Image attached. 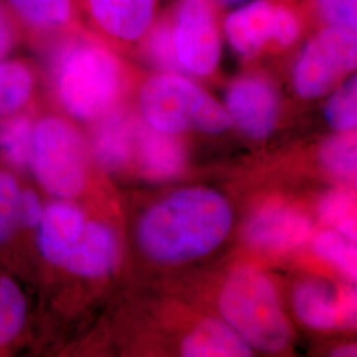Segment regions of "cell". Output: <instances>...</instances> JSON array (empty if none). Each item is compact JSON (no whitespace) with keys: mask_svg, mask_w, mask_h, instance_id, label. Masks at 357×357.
Instances as JSON below:
<instances>
[{"mask_svg":"<svg viewBox=\"0 0 357 357\" xmlns=\"http://www.w3.org/2000/svg\"><path fill=\"white\" fill-rule=\"evenodd\" d=\"M227 200L206 188L175 192L153 205L138 229L142 250L158 262L180 264L209 255L229 234Z\"/></svg>","mask_w":357,"mask_h":357,"instance_id":"obj_1","label":"cell"},{"mask_svg":"<svg viewBox=\"0 0 357 357\" xmlns=\"http://www.w3.org/2000/svg\"><path fill=\"white\" fill-rule=\"evenodd\" d=\"M48 51L56 93L69 114L94 121L114 110L125 90L126 72L109 45L79 29Z\"/></svg>","mask_w":357,"mask_h":357,"instance_id":"obj_2","label":"cell"},{"mask_svg":"<svg viewBox=\"0 0 357 357\" xmlns=\"http://www.w3.org/2000/svg\"><path fill=\"white\" fill-rule=\"evenodd\" d=\"M220 310L252 348L275 354L289 344L290 326L274 286L262 271L253 268L234 271L222 289Z\"/></svg>","mask_w":357,"mask_h":357,"instance_id":"obj_3","label":"cell"},{"mask_svg":"<svg viewBox=\"0 0 357 357\" xmlns=\"http://www.w3.org/2000/svg\"><path fill=\"white\" fill-rule=\"evenodd\" d=\"M139 106L149 126L168 134L178 135L192 128L220 134L233 126L224 106L178 73L147 79L139 93Z\"/></svg>","mask_w":357,"mask_h":357,"instance_id":"obj_4","label":"cell"},{"mask_svg":"<svg viewBox=\"0 0 357 357\" xmlns=\"http://www.w3.org/2000/svg\"><path fill=\"white\" fill-rule=\"evenodd\" d=\"M29 163L45 191L72 199L86 185L85 144L75 126L48 115L33 126Z\"/></svg>","mask_w":357,"mask_h":357,"instance_id":"obj_5","label":"cell"},{"mask_svg":"<svg viewBox=\"0 0 357 357\" xmlns=\"http://www.w3.org/2000/svg\"><path fill=\"white\" fill-rule=\"evenodd\" d=\"M356 32L327 26L307 43L295 64V91L306 100L321 97L356 68Z\"/></svg>","mask_w":357,"mask_h":357,"instance_id":"obj_6","label":"cell"},{"mask_svg":"<svg viewBox=\"0 0 357 357\" xmlns=\"http://www.w3.org/2000/svg\"><path fill=\"white\" fill-rule=\"evenodd\" d=\"M172 17L174 45L183 72L211 76L221 57V38L212 0H180Z\"/></svg>","mask_w":357,"mask_h":357,"instance_id":"obj_7","label":"cell"},{"mask_svg":"<svg viewBox=\"0 0 357 357\" xmlns=\"http://www.w3.org/2000/svg\"><path fill=\"white\" fill-rule=\"evenodd\" d=\"M155 6L156 0H77L90 35L115 47L141 41L155 22Z\"/></svg>","mask_w":357,"mask_h":357,"instance_id":"obj_8","label":"cell"},{"mask_svg":"<svg viewBox=\"0 0 357 357\" xmlns=\"http://www.w3.org/2000/svg\"><path fill=\"white\" fill-rule=\"evenodd\" d=\"M225 109L236 126L253 139H265L275 130L280 118V96L268 78L243 76L227 91Z\"/></svg>","mask_w":357,"mask_h":357,"instance_id":"obj_9","label":"cell"},{"mask_svg":"<svg viewBox=\"0 0 357 357\" xmlns=\"http://www.w3.org/2000/svg\"><path fill=\"white\" fill-rule=\"evenodd\" d=\"M19 26L22 41L50 50L68 35L85 29L77 0H6Z\"/></svg>","mask_w":357,"mask_h":357,"instance_id":"obj_10","label":"cell"},{"mask_svg":"<svg viewBox=\"0 0 357 357\" xmlns=\"http://www.w3.org/2000/svg\"><path fill=\"white\" fill-rule=\"evenodd\" d=\"M356 290L335 289L327 282L311 280L298 286L294 306L298 318L315 330L351 328L356 323Z\"/></svg>","mask_w":357,"mask_h":357,"instance_id":"obj_11","label":"cell"},{"mask_svg":"<svg viewBox=\"0 0 357 357\" xmlns=\"http://www.w3.org/2000/svg\"><path fill=\"white\" fill-rule=\"evenodd\" d=\"M312 231L310 218L283 204L259 209L248 224L246 241L258 250L278 253L306 243Z\"/></svg>","mask_w":357,"mask_h":357,"instance_id":"obj_12","label":"cell"},{"mask_svg":"<svg viewBox=\"0 0 357 357\" xmlns=\"http://www.w3.org/2000/svg\"><path fill=\"white\" fill-rule=\"evenodd\" d=\"M86 224L85 213L77 205L66 202L48 205L38 225V248L43 257L52 265L63 268Z\"/></svg>","mask_w":357,"mask_h":357,"instance_id":"obj_13","label":"cell"},{"mask_svg":"<svg viewBox=\"0 0 357 357\" xmlns=\"http://www.w3.org/2000/svg\"><path fill=\"white\" fill-rule=\"evenodd\" d=\"M118 258L119 246L113 229L102 222L88 221L63 268L85 278H102L114 270Z\"/></svg>","mask_w":357,"mask_h":357,"instance_id":"obj_14","label":"cell"},{"mask_svg":"<svg viewBox=\"0 0 357 357\" xmlns=\"http://www.w3.org/2000/svg\"><path fill=\"white\" fill-rule=\"evenodd\" d=\"M274 4L255 0L225 19L224 29L231 48L246 59L259 54L271 41Z\"/></svg>","mask_w":357,"mask_h":357,"instance_id":"obj_15","label":"cell"},{"mask_svg":"<svg viewBox=\"0 0 357 357\" xmlns=\"http://www.w3.org/2000/svg\"><path fill=\"white\" fill-rule=\"evenodd\" d=\"M135 146L142 172L151 180L175 178L185 165V150L176 134L138 126Z\"/></svg>","mask_w":357,"mask_h":357,"instance_id":"obj_16","label":"cell"},{"mask_svg":"<svg viewBox=\"0 0 357 357\" xmlns=\"http://www.w3.org/2000/svg\"><path fill=\"white\" fill-rule=\"evenodd\" d=\"M100 119L101 122L94 132L93 151L103 168L116 171L130 159L138 126L128 114L115 109Z\"/></svg>","mask_w":357,"mask_h":357,"instance_id":"obj_17","label":"cell"},{"mask_svg":"<svg viewBox=\"0 0 357 357\" xmlns=\"http://www.w3.org/2000/svg\"><path fill=\"white\" fill-rule=\"evenodd\" d=\"M185 357H245L253 355V348L228 323L205 320L185 336L181 344Z\"/></svg>","mask_w":357,"mask_h":357,"instance_id":"obj_18","label":"cell"},{"mask_svg":"<svg viewBox=\"0 0 357 357\" xmlns=\"http://www.w3.org/2000/svg\"><path fill=\"white\" fill-rule=\"evenodd\" d=\"M36 70L24 59L0 61V118L15 114L33 97Z\"/></svg>","mask_w":357,"mask_h":357,"instance_id":"obj_19","label":"cell"},{"mask_svg":"<svg viewBox=\"0 0 357 357\" xmlns=\"http://www.w3.org/2000/svg\"><path fill=\"white\" fill-rule=\"evenodd\" d=\"M33 125L29 115L11 114L0 119V153L16 167L29 163Z\"/></svg>","mask_w":357,"mask_h":357,"instance_id":"obj_20","label":"cell"},{"mask_svg":"<svg viewBox=\"0 0 357 357\" xmlns=\"http://www.w3.org/2000/svg\"><path fill=\"white\" fill-rule=\"evenodd\" d=\"M141 41L142 51L153 65L167 73L183 72L175 53L171 15H165L158 22H153Z\"/></svg>","mask_w":357,"mask_h":357,"instance_id":"obj_21","label":"cell"},{"mask_svg":"<svg viewBox=\"0 0 357 357\" xmlns=\"http://www.w3.org/2000/svg\"><path fill=\"white\" fill-rule=\"evenodd\" d=\"M320 162L337 178H355L357 167L355 131L339 132L324 142L320 150Z\"/></svg>","mask_w":357,"mask_h":357,"instance_id":"obj_22","label":"cell"},{"mask_svg":"<svg viewBox=\"0 0 357 357\" xmlns=\"http://www.w3.org/2000/svg\"><path fill=\"white\" fill-rule=\"evenodd\" d=\"M314 250L317 255L339 268L351 280H356L357 258L355 241L345 237L337 230H327L320 233L314 240Z\"/></svg>","mask_w":357,"mask_h":357,"instance_id":"obj_23","label":"cell"},{"mask_svg":"<svg viewBox=\"0 0 357 357\" xmlns=\"http://www.w3.org/2000/svg\"><path fill=\"white\" fill-rule=\"evenodd\" d=\"M26 303L19 286L10 278H0V344L11 342L26 321Z\"/></svg>","mask_w":357,"mask_h":357,"instance_id":"obj_24","label":"cell"},{"mask_svg":"<svg viewBox=\"0 0 357 357\" xmlns=\"http://www.w3.org/2000/svg\"><path fill=\"white\" fill-rule=\"evenodd\" d=\"M326 118L331 128L339 132L355 131L357 126L356 76L347 79L332 93L326 103Z\"/></svg>","mask_w":357,"mask_h":357,"instance_id":"obj_25","label":"cell"},{"mask_svg":"<svg viewBox=\"0 0 357 357\" xmlns=\"http://www.w3.org/2000/svg\"><path fill=\"white\" fill-rule=\"evenodd\" d=\"M20 191L10 174L0 172V243H6L19 222Z\"/></svg>","mask_w":357,"mask_h":357,"instance_id":"obj_26","label":"cell"},{"mask_svg":"<svg viewBox=\"0 0 357 357\" xmlns=\"http://www.w3.org/2000/svg\"><path fill=\"white\" fill-rule=\"evenodd\" d=\"M312 4L326 26L356 32L357 0H312Z\"/></svg>","mask_w":357,"mask_h":357,"instance_id":"obj_27","label":"cell"},{"mask_svg":"<svg viewBox=\"0 0 357 357\" xmlns=\"http://www.w3.org/2000/svg\"><path fill=\"white\" fill-rule=\"evenodd\" d=\"M320 217L335 229L345 221L355 217V202L352 193L347 191H332L326 195L319 205Z\"/></svg>","mask_w":357,"mask_h":357,"instance_id":"obj_28","label":"cell"},{"mask_svg":"<svg viewBox=\"0 0 357 357\" xmlns=\"http://www.w3.org/2000/svg\"><path fill=\"white\" fill-rule=\"evenodd\" d=\"M301 32L302 26L296 13L287 6L274 4L271 41H274L278 47L287 48L296 41Z\"/></svg>","mask_w":357,"mask_h":357,"instance_id":"obj_29","label":"cell"},{"mask_svg":"<svg viewBox=\"0 0 357 357\" xmlns=\"http://www.w3.org/2000/svg\"><path fill=\"white\" fill-rule=\"evenodd\" d=\"M19 43H22L19 26L6 0H0V61L4 60Z\"/></svg>","mask_w":357,"mask_h":357,"instance_id":"obj_30","label":"cell"},{"mask_svg":"<svg viewBox=\"0 0 357 357\" xmlns=\"http://www.w3.org/2000/svg\"><path fill=\"white\" fill-rule=\"evenodd\" d=\"M44 209L38 195L31 190L20 192L19 197V222L24 227H38L43 218Z\"/></svg>","mask_w":357,"mask_h":357,"instance_id":"obj_31","label":"cell"},{"mask_svg":"<svg viewBox=\"0 0 357 357\" xmlns=\"http://www.w3.org/2000/svg\"><path fill=\"white\" fill-rule=\"evenodd\" d=\"M332 356H356V345H343L333 351Z\"/></svg>","mask_w":357,"mask_h":357,"instance_id":"obj_32","label":"cell"},{"mask_svg":"<svg viewBox=\"0 0 357 357\" xmlns=\"http://www.w3.org/2000/svg\"><path fill=\"white\" fill-rule=\"evenodd\" d=\"M220 3L222 4H227V6H234V4H241L243 1H248V0H218Z\"/></svg>","mask_w":357,"mask_h":357,"instance_id":"obj_33","label":"cell"}]
</instances>
